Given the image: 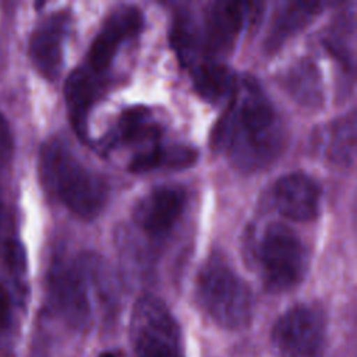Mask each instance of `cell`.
Masks as SVG:
<instances>
[{"mask_svg": "<svg viewBox=\"0 0 357 357\" xmlns=\"http://www.w3.org/2000/svg\"><path fill=\"white\" fill-rule=\"evenodd\" d=\"M211 139L244 172L259 170L276 159L283 145V130L275 107L254 78L237 79Z\"/></svg>", "mask_w": 357, "mask_h": 357, "instance_id": "6da1fadb", "label": "cell"}, {"mask_svg": "<svg viewBox=\"0 0 357 357\" xmlns=\"http://www.w3.org/2000/svg\"><path fill=\"white\" fill-rule=\"evenodd\" d=\"M39 169L46 188L82 219L95 218L107 202L105 180L88 170L60 139L43 144Z\"/></svg>", "mask_w": 357, "mask_h": 357, "instance_id": "7a4b0ae2", "label": "cell"}, {"mask_svg": "<svg viewBox=\"0 0 357 357\" xmlns=\"http://www.w3.org/2000/svg\"><path fill=\"white\" fill-rule=\"evenodd\" d=\"M106 279L107 269L99 255L86 252L73 261L57 259L47 278L50 305L68 326L84 331L92 318L91 290H109Z\"/></svg>", "mask_w": 357, "mask_h": 357, "instance_id": "3957f363", "label": "cell"}, {"mask_svg": "<svg viewBox=\"0 0 357 357\" xmlns=\"http://www.w3.org/2000/svg\"><path fill=\"white\" fill-rule=\"evenodd\" d=\"M197 297L204 311L222 328L240 329L251 321V289L222 258L212 257L201 268Z\"/></svg>", "mask_w": 357, "mask_h": 357, "instance_id": "277c9868", "label": "cell"}, {"mask_svg": "<svg viewBox=\"0 0 357 357\" xmlns=\"http://www.w3.org/2000/svg\"><path fill=\"white\" fill-rule=\"evenodd\" d=\"M258 261L266 289L286 291L297 286L305 276L308 251L289 226L271 223L259 240Z\"/></svg>", "mask_w": 357, "mask_h": 357, "instance_id": "5b68a950", "label": "cell"}, {"mask_svg": "<svg viewBox=\"0 0 357 357\" xmlns=\"http://www.w3.org/2000/svg\"><path fill=\"white\" fill-rule=\"evenodd\" d=\"M131 339L137 357H183L178 325L166 304L155 296L137 300Z\"/></svg>", "mask_w": 357, "mask_h": 357, "instance_id": "8992f818", "label": "cell"}, {"mask_svg": "<svg viewBox=\"0 0 357 357\" xmlns=\"http://www.w3.org/2000/svg\"><path fill=\"white\" fill-rule=\"evenodd\" d=\"M271 339L280 357H321L325 318L314 307L296 305L276 321Z\"/></svg>", "mask_w": 357, "mask_h": 357, "instance_id": "52a82bcc", "label": "cell"}, {"mask_svg": "<svg viewBox=\"0 0 357 357\" xmlns=\"http://www.w3.org/2000/svg\"><path fill=\"white\" fill-rule=\"evenodd\" d=\"M144 15L135 6H120L110 11L91 42L82 67L95 78L107 84L110 66L121 45L142 28Z\"/></svg>", "mask_w": 357, "mask_h": 357, "instance_id": "ba28073f", "label": "cell"}, {"mask_svg": "<svg viewBox=\"0 0 357 357\" xmlns=\"http://www.w3.org/2000/svg\"><path fill=\"white\" fill-rule=\"evenodd\" d=\"M252 3L218 0L209 3L204 11L201 25L197 22L199 54L204 60H216L231 52L248 15Z\"/></svg>", "mask_w": 357, "mask_h": 357, "instance_id": "9c48e42d", "label": "cell"}, {"mask_svg": "<svg viewBox=\"0 0 357 357\" xmlns=\"http://www.w3.org/2000/svg\"><path fill=\"white\" fill-rule=\"evenodd\" d=\"M187 202L185 190L180 185H158L146 192L134 208V220L146 234H167L180 219Z\"/></svg>", "mask_w": 357, "mask_h": 357, "instance_id": "30bf717a", "label": "cell"}, {"mask_svg": "<svg viewBox=\"0 0 357 357\" xmlns=\"http://www.w3.org/2000/svg\"><path fill=\"white\" fill-rule=\"evenodd\" d=\"M68 26V13L57 11L42 20L31 35L29 57L35 68L50 81L56 79L63 68L64 42Z\"/></svg>", "mask_w": 357, "mask_h": 357, "instance_id": "8fae6325", "label": "cell"}, {"mask_svg": "<svg viewBox=\"0 0 357 357\" xmlns=\"http://www.w3.org/2000/svg\"><path fill=\"white\" fill-rule=\"evenodd\" d=\"M273 201L283 216L296 222H310L319 212L321 190L307 174L289 173L275 183Z\"/></svg>", "mask_w": 357, "mask_h": 357, "instance_id": "7c38bea8", "label": "cell"}, {"mask_svg": "<svg viewBox=\"0 0 357 357\" xmlns=\"http://www.w3.org/2000/svg\"><path fill=\"white\" fill-rule=\"evenodd\" d=\"M162 130L149 109L135 106L124 110L117 120L114 130L105 138L103 148L110 149L117 144L135 145L138 152L160 144Z\"/></svg>", "mask_w": 357, "mask_h": 357, "instance_id": "4fadbf2b", "label": "cell"}, {"mask_svg": "<svg viewBox=\"0 0 357 357\" xmlns=\"http://www.w3.org/2000/svg\"><path fill=\"white\" fill-rule=\"evenodd\" d=\"M105 88L106 84L89 74L82 66L73 70L66 81L64 96L68 117L81 139H86L89 110Z\"/></svg>", "mask_w": 357, "mask_h": 357, "instance_id": "5bb4252c", "label": "cell"}, {"mask_svg": "<svg viewBox=\"0 0 357 357\" xmlns=\"http://www.w3.org/2000/svg\"><path fill=\"white\" fill-rule=\"evenodd\" d=\"M192 84L197 92L211 103L229 100L236 84V74L218 60H199L191 67Z\"/></svg>", "mask_w": 357, "mask_h": 357, "instance_id": "9a60e30c", "label": "cell"}, {"mask_svg": "<svg viewBox=\"0 0 357 357\" xmlns=\"http://www.w3.org/2000/svg\"><path fill=\"white\" fill-rule=\"evenodd\" d=\"M322 7L324 4L318 1H287L280 4L268 31L266 47L276 49L280 46L290 35L304 28Z\"/></svg>", "mask_w": 357, "mask_h": 357, "instance_id": "2e32d148", "label": "cell"}, {"mask_svg": "<svg viewBox=\"0 0 357 357\" xmlns=\"http://www.w3.org/2000/svg\"><path fill=\"white\" fill-rule=\"evenodd\" d=\"M198 153L188 145H162L158 144L146 151L134 153L128 170L132 173H144L160 166L183 169L195 163Z\"/></svg>", "mask_w": 357, "mask_h": 357, "instance_id": "e0dca14e", "label": "cell"}, {"mask_svg": "<svg viewBox=\"0 0 357 357\" xmlns=\"http://www.w3.org/2000/svg\"><path fill=\"white\" fill-rule=\"evenodd\" d=\"M284 86L303 106L317 107L322 103L321 74L310 60H300L289 68L284 75Z\"/></svg>", "mask_w": 357, "mask_h": 357, "instance_id": "ac0fdd59", "label": "cell"}, {"mask_svg": "<svg viewBox=\"0 0 357 357\" xmlns=\"http://www.w3.org/2000/svg\"><path fill=\"white\" fill-rule=\"evenodd\" d=\"M322 151L329 160L337 165H351L356 151V119L354 113L337 119L325 128Z\"/></svg>", "mask_w": 357, "mask_h": 357, "instance_id": "d6986e66", "label": "cell"}, {"mask_svg": "<svg viewBox=\"0 0 357 357\" xmlns=\"http://www.w3.org/2000/svg\"><path fill=\"white\" fill-rule=\"evenodd\" d=\"M14 142L10 126L4 116L0 113V170L8 165L13 158Z\"/></svg>", "mask_w": 357, "mask_h": 357, "instance_id": "ffe728a7", "label": "cell"}, {"mask_svg": "<svg viewBox=\"0 0 357 357\" xmlns=\"http://www.w3.org/2000/svg\"><path fill=\"white\" fill-rule=\"evenodd\" d=\"M6 259H7V265L15 275H22L25 272V266H26L25 252L22 247L15 241H11L7 244Z\"/></svg>", "mask_w": 357, "mask_h": 357, "instance_id": "44dd1931", "label": "cell"}, {"mask_svg": "<svg viewBox=\"0 0 357 357\" xmlns=\"http://www.w3.org/2000/svg\"><path fill=\"white\" fill-rule=\"evenodd\" d=\"M10 318V297L6 289L0 284V328H3Z\"/></svg>", "mask_w": 357, "mask_h": 357, "instance_id": "7402d4cb", "label": "cell"}, {"mask_svg": "<svg viewBox=\"0 0 357 357\" xmlns=\"http://www.w3.org/2000/svg\"><path fill=\"white\" fill-rule=\"evenodd\" d=\"M99 357H121V354L116 353V351H105Z\"/></svg>", "mask_w": 357, "mask_h": 357, "instance_id": "603a6c76", "label": "cell"}, {"mask_svg": "<svg viewBox=\"0 0 357 357\" xmlns=\"http://www.w3.org/2000/svg\"><path fill=\"white\" fill-rule=\"evenodd\" d=\"M1 219H3V204L0 201V225H1Z\"/></svg>", "mask_w": 357, "mask_h": 357, "instance_id": "cb8c5ba5", "label": "cell"}]
</instances>
